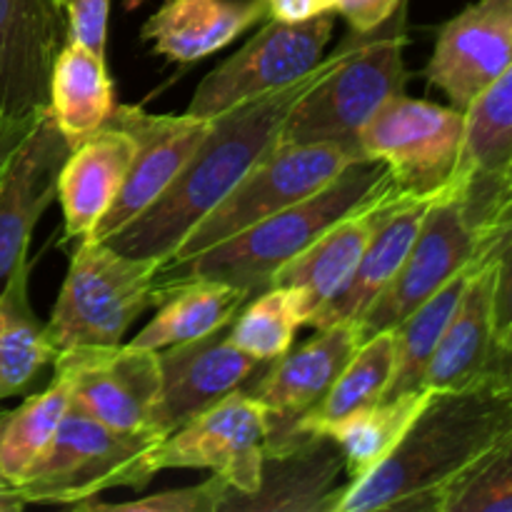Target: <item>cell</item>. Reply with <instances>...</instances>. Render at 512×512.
<instances>
[{
	"label": "cell",
	"instance_id": "34",
	"mask_svg": "<svg viewBox=\"0 0 512 512\" xmlns=\"http://www.w3.org/2000/svg\"><path fill=\"white\" fill-rule=\"evenodd\" d=\"M440 512H512V435L445 495Z\"/></svg>",
	"mask_w": 512,
	"mask_h": 512
},
{
	"label": "cell",
	"instance_id": "8",
	"mask_svg": "<svg viewBox=\"0 0 512 512\" xmlns=\"http://www.w3.org/2000/svg\"><path fill=\"white\" fill-rule=\"evenodd\" d=\"M363 150L348 143H278L245 178L190 228L168 263H183L203 250L243 233L250 225L318 193Z\"/></svg>",
	"mask_w": 512,
	"mask_h": 512
},
{
	"label": "cell",
	"instance_id": "35",
	"mask_svg": "<svg viewBox=\"0 0 512 512\" xmlns=\"http://www.w3.org/2000/svg\"><path fill=\"white\" fill-rule=\"evenodd\" d=\"M233 490L225 483L220 475H210L208 480L190 488L180 490H165V493L145 495V498L128 500V503H100V500L90 498L83 503L73 505L75 510H105V512H225Z\"/></svg>",
	"mask_w": 512,
	"mask_h": 512
},
{
	"label": "cell",
	"instance_id": "3",
	"mask_svg": "<svg viewBox=\"0 0 512 512\" xmlns=\"http://www.w3.org/2000/svg\"><path fill=\"white\" fill-rule=\"evenodd\" d=\"M385 180V165L358 158L318 193L250 225L243 233L203 250L183 263H165L158 273V295L170 285L205 278L258 295L273 285L275 273L298 258L333 223L358 208ZM160 303V300H158Z\"/></svg>",
	"mask_w": 512,
	"mask_h": 512
},
{
	"label": "cell",
	"instance_id": "33",
	"mask_svg": "<svg viewBox=\"0 0 512 512\" xmlns=\"http://www.w3.org/2000/svg\"><path fill=\"white\" fill-rule=\"evenodd\" d=\"M303 325H308L305 295L285 285H270L240 308L225 335L245 355L268 365L293 345Z\"/></svg>",
	"mask_w": 512,
	"mask_h": 512
},
{
	"label": "cell",
	"instance_id": "20",
	"mask_svg": "<svg viewBox=\"0 0 512 512\" xmlns=\"http://www.w3.org/2000/svg\"><path fill=\"white\" fill-rule=\"evenodd\" d=\"M398 200H403V195L395 193L393 185L388 183V173H385V180L378 185V190L368 200H363L358 208L343 215L338 223L330 225L298 258L285 263L275 273L273 285L300 290L308 300L310 318L320 305L328 303L348 283L373 233L380 228L385 215L395 208Z\"/></svg>",
	"mask_w": 512,
	"mask_h": 512
},
{
	"label": "cell",
	"instance_id": "21",
	"mask_svg": "<svg viewBox=\"0 0 512 512\" xmlns=\"http://www.w3.org/2000/svg\"><path fill=\"white\" fill-rule=\"evenodd\" d=\"M133 155L135 138L115 123H105L70 148L58 178V200L70 240L93 238L123 190Z\"/></svg>",
	"mask_w": 512,
	"mask_h": 512
},
{
	"label": "cell",
	"instance_id": "31",
	"mask_svg": "<svg viewBox=\"0 0 512 512\" xmlns=\"http://www.w3.org/2000/svg\"><path fill=\"white\" fill-rule=\"evenodd\" d=\"M478 263L455 275L448 285H443L438 293L430 295L423 305H418L395 328V370L383 400L398 398V395L413 393V390H423V378L430 358H433L443 333L448 330L450 320H453L455 310L463 300L465 288H468L470 275L475 273Z\"/></svg>",
	"mask_w": 512,
	"mask_h": 512
},
{
	"label": "cell",
	"instance_id": "23",
	"mask_svg": "<svg viewBox=\"0 0 512 512\" xmlns=\"http://www.w3.org/2000/svg\"><path fill=\"white\" fill-rule=\"evenodd\" d=\"M433 200L435 198H403L395 203V208L385 215L380 228L370 238L348 283L310 315V328L318 330L335 323H358L368 313L370 305L403 268Z\"/></svg>",
	"mask_w": 512,
	"mask_h": 512
},
{
	"label": "cell",
	"instance_id": "26",
	"mask_svg": "<svg viewBox=\"0 0 512 512\" xmlns=\"http://www.w3.org/2000/svg\"><path fill=\"white\" fill-rule=\"evenodd\" d=\"M115 90L105 68V55L65 40L50 73L48 115L70 145H78L108 123Z\"/></svg>",
	"mask_w": 512,
	"mask_h": 512
},
{
	"label": "cell",
	"instance_id": "4",
	"mask_svg": "<svg viewBox=\"0 0 512 512\" xmlns=\"http://www.w3.org/2000/svg\"><path fill=\"white\" fill-rule=\"evenodd\" d=\"M405 3L383 28L353 33L343 55L323 80L295 103L278 143H348L360 148V133L395 95L405 93Z\"/></svg>",
	"mask_w": 512,
	"mask_h": 512
},
{
	"label": "cell",
	"instance_id": "29",
	"mask_svg": "<svg viewBox=\"0 0 512 512\" xmlns=\"http://www.w3.org/2000/svg\"><path fill=\"white\" fill-rule=\"evenodd\" d=\"M428 398L430 390H413V393L368 405V408L320 430L318 435L333 440L343 453L348 483L363 480L393 455L420 410L425 408Z\"/></svg>",
	"mask_w": 512,
	"mask_h": 512
},
{
	"label": "cell",
	"instance_id": "6",
	"mask_svg": "<svg viewBox=\"0 0 512 512\" xmlns=\"http://www.w3.org/2000/svg\"><path fill=\"white\" fill-rule=\"evenodd\" d=\"M503 230L480 218L465 185L453 183L430 203L413 248L393 283L358 320L360 343L383 330H395L418 305L458 273L490 253Z\"/></svg>",
	"mask_w": 512,
	"mask_h": 512
},
{
	"label": "cell",
	"instance_id": "41",
	"mask_svg": "<svg viewBox=\"0 0 512 512\" xmlns=\"http://www.w3.org/2000/svg\"><path fill=\"white\" fill-rule=\"evenodd\" d=\"M23 508H25V500L20 498L18 488L10 483L0 485V512H15Z\"/></svg>",
	"mask_w": 512,
	"mask_h": 512
},
{
	"label": "cell",
	"instance_id": "38",
	"mask_svg": "<svg viewBox=\"0 0 512 512\" xmlns=\"http://www.w3.org/2000/svg\"><path fill=\"white\" fill-rule=\"evenodd\" d=\"M403 3L405 0H338L335 13L348 20L353 33L368 35L383 28Z\"/></svg>",
	"mask_w": 512,
	"mask_h": 512
},
{
	"label": "cell",
	"instance_id": "22",
	"mask_svg": "<svg viewBox=\"0 0 512 512\" xmlns=\"http://www.w3.org/2000/svg\"><path fill=\"white\" fill-rule=\"evenodd\" d=\"M493 283L495 245L470 275L463 300L440 338L428 370L423 390L445 393L480 383L493 365Z\"/></svg>",
	"mask_w": 512,
	"mask_h": 512
},
{
	"label": "cell",
	"instance_id": "37",
	"mask_svg": "<svg viewBox=\"0 0 512 512\" xmlns=\"http://www.w3.org/2000/svg\"><path fill=\"white\" fill-rule=\"evenodd\" d=\"M110 0H68L65 20H68V40L83 43L85 48L105 55L108 40Z\"/></svg>",
	"mask_w": 512,
	"mask_h": 512
},
{
	"label": "cell",
	"instance_id": "40",
	"mask_svg": "<svg viewBox=\"0 0 512 512\" xmlns=\"http://www.w3.org/2000/svg\"><path fill=\"white\" fill-rule=\"evenodd\" d=\"M43 113L28 115V118H10V115H0V170L5 168V163H8V158L13 155V150L23 143V138L30 133L35 120H38Z\"/></svg>",
	"mask_w": 512,
	"mask_h": 512
},
{
	"label": "cell",
	"instance_id": "13",
	"mask_svg": "<svg viewBox=\"0 0 512 512\" xmlns=\"http://www.w3.org/2000/svg\"><path fill=\"white\" fill-rule=\"evenodd\" d=\"M108 123L120 125L133 135L135 155L123 190L95 230L93 238L98 240H108L163 195L195 148L203 143L213 118L190 113L153 115L133 105H115Z\"/></svg>",
	"mask_w": 512,
	"mask_h": 512
},
{
	"label": "cell",
	"instance_id": "14",
	"mask_svg": "<svg viewBox=\"0 0 512 512\" xmlns=\"http://www.w3.org/2000/svg\"><path fill=\"white\" fill-rule=\"evenodd\" d=\"M510 63L512 0H478L440 28L425 78L465 113Z\"/></svg>",
	"mask_w": 512,
	"mask_h": 512
},
{
	"label": "cell",
	"instance_id": "15",
	"mask_svg": "<svg viewBox=\"0 0 512 512\" xmlns=\"http://www.w3.org/2000/svg\"><path fill=\"white\" fill-rule=\"evenodd\" d=\"M360 345L358 323H335L268 363L250 393L268 408V448L293 440L300 420L328 395ZM265 448V450H268Z\"/></svg>",
	"mask_w": 512,
	"mask_h": 512
},
{
	"label": "cell",
	"instance_id": "25",
	"mask_svg": "<svg viewBox=\"0 0 512 512\" xmlns=\"http://www.w3.org/2000/svg\"><path fill=\"white\" fill-rule=\"evenodd\" d=\"M253 298L243 288L220 280H185L160 293L158 313L130 340V345L160 353L170 345L190 343L228 330L235 315Z\"/></svg>",
	"mask_w": 512,
	"mask_h": 512
},
{
	"label": "cell",
	"instance_id": "27",
	"mask_svg": "<svg viewBox=\"0 0 512 512\" xmlns=\"http://www.w3.org/2000/svg\"><path fill=\"white\" fill-rule=\"evenodd\" d=\"M30 258L18 260L0 288V400L13 398L58 358L48 323L33 313L28 295Z\"/></svg>",
	"mask_w": 512,
	"mask_h": 512
},
{
	"label": "cell",
	"instance_id": "18",
	"mask_svg": "<svg viewBox=\"0 0 512 512\" xmlns=\"http://www.w3.org/2000/svg\"><path fill=\"white\" fill-rule=\"evenodd\" d=\"M158 358L163 385L155 423L163 435L243 388L263 368V363L235 348L223 330L208 338L170 345L160 350Z\"/></svg>",
	"mask_w": 512,
	"mask_h": 512
},
{
	"label": "cell",
	"instance_id": "36",
	"mask_svg": "<svg viewBox=\"0 0 512 512\" xmlns=\"http://www.w3.org/2000/svg\"><path fill=\"white\" fill-rule=\"evenodd\" d=\"M490 370L512 375V218L495 243L493 283V365Z\"/></svg>",
	"mask_w": 512,
	"mask_h": 512
},
{
	"label": "cell",
	"instance_id": "30",
	"mask_svg": "<svg viewBox=\"0 0 512 512\" xmlns=\"http://www.w3.org/2000/svg\"><path fill=\"white\" fill-rule=\"evenodd\" d=\"M395 370V330H383L363 340L353 358L340 370L338 380L323 400L298 423L295 433H315L380 403L385 398Z\"/></svg>",
	"mask_w": 512,
	"mask_h": 512
},
{
	"label": "cell",
	"instance_id": "11",
	"mask_svg": "<svg viewBox=\"0 0 512 512\" xmlns=\"http://www.w3.org/2000/svg\"><path fill=\"white\" fill-rule=\"evenodd\" d=\"M55 375L68 385L70 405L88 418L130 435H160V358L130 343L85 345L58 353Z\"/></svg>",
	"mask_w": 512,
	"mask_h": 512
},
{
	"label": "cell",
	"instance_id": "9",
	"mask_svg": "<svg viewBox=\"0 0 512 512\" xmlns=\"http://www.w3.org/2000/svg\"><path fill=\"white\" fill-rule=\"evenodd\" d=\"M465 113L453 105L390 98L360 133L365 158L380 160L388 183L403 198H438L458 175Z\"/></svg>",
	"mask_w": 512,
	"mask_h": 512
},
{
	"label": "cell",
	"instance_id": "17",
	"mask_svg": "<svg viewBox=\"0 0 512 512\" xmlns=\"http://www.w3.org/2000/svg\"><path fill=\"white\" fill-rule=\"evenodd\" d=\"M70 148L45 110L0 170V288L28 255L40 215L58 198L60 168Z\"/></svg>",
	"mask_w": 512,
	"mask_h": 512
},
{
	"label": "cell",
	"instance_id": "19",
	"mask_svg": "<svg viewBox=\"0 0 512 512\" xmlns=\"http://www.w3.org/2000/svg\"><path fill=\"white\" fill-rule=\"evenodd\" d=\"M345 485L338 445L325 435L300 433L265 450L258 493L233 500L228 512H335Z\"/></svg>",
	"mask_w": 512,
	"mask_h": 512
},
{
	"label": "cell",
	"instance_id": "10",
	"mask_svg": "<svg viewBox=\"0 0 512 512\" xmlns=\"http://www.w3.org/2000/svg\"><path fill=\"white\" fill-rule=\"evenodd\" d=\"M268 438V408L240 388L160 438L148 465L155 475L170 468L210 470L230 485L233 503L258 493Z\"/></svg>",
	"mask_w": 512,
	"mask_h": 512
},
{
	"label": "cell",
	"instance_id": "24",
	"mask_svg": "<svg viewBox=\"0 0 512 512\" xmlns=\"http://www.w3.org/2000/svg\"><path fill=\"white\" fill-rule=\"evenodd\" d=\"M260 20L263 0H165L145 20L140 38L173 63H195L228 48Z\"/></svg>",
	"mask_w": 512,
	"mask_h": 512
},
{
	"label": "cell",
	"instance_id": "12",
	"mask_svg": "<svg viewBox=\"0 0 512 512\" xmlns=\"http://www.w3.org/2000/svg\"><path fill=\"white\" fill-rule=\"evenodd\" d=\"M333 30L335 13L303 23L268 20L238 53L200 80L185 113L215 118L233 105L295 83L325 58Z\"/></svg>",
	"mask_w": 512,
	"mask_h": 512
},
{
	"label": "cell",
	"instance_id": "42",
	"mask_svg": "<svg viewBox=\"0 0 512 512\" xmlns=\"http://www.w3.org/2000/svg\"><path fill=\"white\" fill-rule=\"evenodd\" d=\"M143 3H145V0H125L123 5H125V10H138Z\"/></svg>",
	"mask_w": 512,
	"mask_h": 512
},
{
	"label": "cell",
	"instance_id": "39",
	"mask_svg": "<svg viewBox=\"0 0 512 512\" xmlns=\"http://www.w3.org/2000/svg\"><path fill=\"white\" fill-rule=\"evenodd\" d=\"M265 18L280 23H303V20L320 18L335 13L338 0H263Z\"/></svg>",
	"mask_w": 512,
	"mask_h": 512
},
{
	"label": "cell",
	"instance_id": "28",
	"mask_svg": "<svg viewBox=\"0 0 512 512\" xmlns=\"http://www.w3.org/2000/svg\"><path fill=\"white\" fill-rule=\"evenodd\" d=\"M512 178V63L465 110V143L455 183L490 193Z\"/></svg>",
	"mask_w": 512,
	"mask_h": 512
},
{
	"label": "cell",
	"instance_id": "1",
	"mask_svg": "<svg viewBox=\"0 0 512 512\" xmlns=\"http://www.w3.org/2000/svg\"><path fill=\"white\" fill-rule=\"evenodd\" d=\"M512 435V375L430 393L388 460L345 485L335 512H440L445 495Z\"/></svg>",
	"mask_w": 512,
	"mask_h": 512
},
{
	"label": "cell",
	"instance_id": "5",
	"mask_svg": "<svg viewBox=\"0 0 512 512\" xmlns=\"http://www.w3.org/2000/svg\"><path fill=\"white\" fill-rule=\"evenodd\" d=\"M160 260L133 258L98 238L78 240L48 320L58 353L123 343L130 325L158 305Z\"/></svg>",
	"mask_w": 512,
	"mask_h": 512
},
{
	"label": "cell",
	"instance_id": "7",
	"mask_svg": "<svg viewBox=\"0 0 512 512\" xmlns=\"http://www.w3.org/2000/svg\"><path fill=\"white\" fill-rule=\"evenodd\" d=\"M160 435L118 433L85 413H65L33 473L15 485L25 505H73L105 490H143L155 473L148 455Z\"/></svg>",
	"mask_w": 512,
	"mask_h": 512
},
{
	"label": "cell",
	"instance_id": "44",
	"mask_svg": "<svg viewBox=\"0 0 512 512\" xmlns=\"http://www.w3.org/2000/svg\"><path fill=\"white\" fill-rule=\"evenodd\" d=\"M3 413H5V410L0 408V418H3ZM3 483H8V480H5V478H3V473H0V485H3ZM10 485H13V483H10Z\"/></svg>",
	"mask_w": 512,
	"mask_h": 512
},
{
	"label": "cell",
	"instance_id": "16",
	"mask_svg": "<svg viewBox=\"0 0 512 512\" xmlns=\"http://www.w3.org/2000/svg\"><path fill=\"white\" fill-rule=\"evenodd\" d=\"M68 40V20L53 0H0V115L48 110L50 73Z\"/></svg>",
	"mask_w": 512,
	"mask_h": 512
},
{
	"label": "cell",
	"instance_id": "2",
	"mask_svg": "<svg viewBox=\"0 0 512 512\" xmlns=\"http://www.w3.org/2000/svg\"><path fill=\"white\" fill-rule=\"evenodd\" d=\"M340 55L343 45L295 83L215 115L203 143L163 195L103 243L133 258L168 263L190 228L203 220L273 145H278L280 128L290 110L333 70Z\"/></svg>",
	"mask_w": 512,
	"mask_h": 512
},
{
	"label": "cell",
	"instance_id": "43",
	"mask_svg": "<svg viewBox=\"0 0 512 512\" xmlns=\"http://www.w3.org/2000/svg\"><path fill=\"white\" fill-rule=\"evenodd\" d=\"M53 3H55V5H58V8H60V10H63V13H65V5H68V0H53Z\"/></svg>",
	"mask_w": 512,
	"mask_h": 512
},
{
	"label": "cell",
	"instance_id": "32",
	"mask_svg": "<svg viewBox=\"0 0 512 512\" xmlns=\"http://www.w3.org/2000/svg\"><path fill=\"white\" fill-rule=\"evenodd\" d=\"M68 410V385L58 375L43 393L30 395L20 408L5 410L0 418V473L8 483L20 485L33 473Z\"/></svg>",
	"mask_w": 512,
	"mask_h": 512
}]
</instances>
